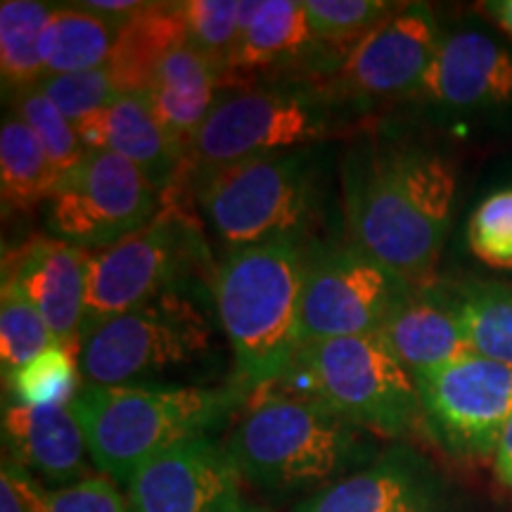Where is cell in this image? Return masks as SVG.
Returning a JSON list of instances; mask_svg holds the SVG:
<instances>
[{
  "label": "cell",
  "mask_w": 512,
  "mask_h": 512,
  "mask_svg": "<svg viewBox=\"0 0 512 512\" xmlns=\"http://www.w3.org/2000/svg\"><path fill=\"white\" fill-rule=\"evenodd\" d=\"M185 43L181 3H147L119 27L107 62L119 95H147L159 62Z\"/></svg>",
  "instance_id": "obj_23"
},
{
  "label": "cell",
  "mask_w": 512,
  "mask_h": 512,
  "mask_svg": "<svg viewBox=\"0 0 512 512\" xmlns=\"http://www.w3.org/2000/svg\"><path fill=\"white\" fill-rule=\"evenodd\" d=\"M325 133L328 117L311 93L242 88L216 100L214 110L190 140L176 181L245 159L294 152Z\"/></svg>",
  "instance_id": "obj_8"
},
{
  "label": "cell",
  "mask_w": 512,
  "mask_h": 512,
  "mask_svg": "<svg viewBox=\"0 0 512 512\" xmlns=\"http://www.w3.org/2000/svg\"><path fill=\"white\" fill-rule=\"evenodd\" d=\"M294 512H446V491L425 460L392 453L306 496Z\"/></svg>",
  "instance_id": "obj_17"
},
{
  "label": "cell",
  "mask_w": 512,
  "mask_h": 512,
  "mask_svg": "<svg viewBox=\"0 0 512 512\" xmlns=\"http://www.w3.org/2000/svg\"><path fill=\"white\" fill-rule=\"evenodd\" d=\"M62 174L22 119L5 117L0 128V197L3 214H27L53 197Z\"/></svg>",
  "instance_id": "obj_25"
},
{
  "label": "cell",
  "mask_w": 512,
  "mask_h": 512,
  "mask_svg": "<svg viewBox=\"0 0 512 512\" xmlns=\"http://www.w3.org/2000/svg\"><path fill=\"white\" fill-rule=\"evenodd\" d=\"M117 36L119 24L83 10L79 3L53 8L41 41L46 79L107 67Z\"/></svg>",
  "instance_id": "obj_24"
},
{
  "label": "cell",
  "mask_w": 512,
  "mask_h": 512,
  "mask_svg": "<svg viewBox=\"0 0 512 512\" xmlns=\"http://www.w3.org/2000/svg\"><path fill=\"white\" fill-rule=\"evenodd\" d=\"M342 185L349 245L430 285L456 202L451 162L420 145H368L347 159Z\"/></svg>",
  "instance_id": "obj_1"
},
{
  "label": "cell",
  "mask_w": 512,
  "mask_h": 512,
  "mask_svg": "<svg viewBox=\"0 0 512 512\" xmlns=\"http://www.w3.org/2000/svg\"><path fill=\"white\" fill-rule=\"evenodd\" d=\"M41 88L74 126L91 114L100 112L119 95L107 67L81 74L48 76L41 81Z\"/></svg>",
  "instance_id": "obj_35"
},
{
  "label": "cell",
  "mask_w": 512,
  "mask_h": 512,
  "mask_svg": "<svg viewBox=\"0 0 512 512\" xmlns=\"http://www.w3.org/2000/svg\"><path fill=\"white\" fill-rule=\"evenodd\" d=\"M12 112L22 119L41 143L50 162L60 174H69L76 164L86 157V145L81 143L76 126L60 112V107L48 98L41 86H31L27 91L10 95Z\"/></svg>",
  "instance_id": "obj_29"
},
{
  "label": "cell",
  "mask_w": 512,
  "mask_h": 512,
  "mask_svg": "<svg viewBox=\"0 0 512 512\" xmlns=\"http://www.w3.org/2000/svg\"><path fill=\"white\" fill-rule=\"evenodd\" d=\"M418 95L451 117L503 114L512 105V50L486 31H448Z\"/></svg>",
  "instance_id": "obj_15"
},
{
  "label": "cell",
  "mask_w": 512,
  "mask_h": 512,
  "mask_svg": "<svg viewBox=\"0 0 512 512\" xmlns=\"http://www.w3.org/2000/svg\"><path fill=\"white\" fill-rule=\"evenodd\" d=\"M29 496L34 512H128V498L119 484L102 472L53 489L31 475Z\"/></svg>",
  "instance_id": "obj_34"
},
{
  "label": "cell",
  "mask_w": 512,
  "mask_h": 512,
  "mask_svg": "<svg viewBox=\"0 0 512 512\" xmlns=\"http://www.w3.org/2000/svg\"><path fill=\"white\" fill-rule=\"evenodd\" d=\"M195 256L197 238L181 192L164 190L155 219L124 240L91 252L83 328L178 290Z\"/></svg>",
  "instance_id": "obj_9"
},
{
  "label": "cell",
  "mask_w": 512,
  "mask_h": 512,
  "mask_svg": "<svg viewBox=\"0 0 512 512\" xmlns=\"http://www.w3.org/2000/svg\"><path fill=\"white\" fill-rule=\"evenodd\" d=\"M377 332L413 375L472 354L456 304L446 290L432 285L418 287L403 299Z\"/></svg>",
  "instance_id": "obj_20"
},
{
  "label": "cell",
  "mask_w": 512,
  "mask_h": 512,
  "mask_svg": "<svg viewBox=\"0 0 512 512\" xmlns=\"http://www.w3.org/2000/svg\"><path fill=\"white\" fill-rule=\"evenodd\" d=\"M57 342L53 330L24 294L12 285L0 287V361L5 377L24 368Z\"/></svg>",
  "instance_id": "obj_30"
},
{
  "label": "cell",
  "mask_w": 512,
  "mask_h": 512,
  "mask_svg": "<svg viewBox=\"0 0 512 512\" xmlns=\"http://www.w3.org/2000/svg\"><path fill=\"white\" fill-rule=\"evenodd\" d=\"M496 472L501 477V482L512 489V458L503 460V463H496Z\"/></svg>",
  "instance_id": "obj_39"
},
{
  "label": "cell",
  "mask_w": 512,
  "mask_h": 512,
  "mask_svg": "<svg viewBox=\"0 0 512 512\" xmlns=\"http://www.w3.org/2000/svg\"><path fill=\"white\" fill-rule=\"evenodd\" d=\"M53 5L36 0L0 3V76L5 91L15 95L46 79L41 57L43 31Z\"/></svg>",
  "instance_id": "obj_26"
},
{
  "label": "cell",
  "mask_w": 512,
  "mask_h": 512,
  "mask_svg": "<svg viewBox=\"0 0 512 512\" xmlns=\"http://www.w3.org/2000/svg\"><path fill=\"white\" fill-rule=\"evenodd\" d=\"M422 425L456 458H494L512 420V368L470 354L413 375Z\"/></svg>",
  "instance_id": "obj_11"
},
{
  "label": "cell",
  "mask_w": 512,
  "mask_h": 512,
  "mask_svg": "<svg viewBox=\"0 0 512 512\" xmlns=\"http://www.w3.org/2000/svg\"><path fill=\"white\" fill-rule=\"evenodd\" d=\"M441 38L430 5H399L344 55L337 67L339 91L361 100L418 93Z\"/></svg>",
  "instance_id": "obj_13"
},
{
  "label": "cell",
  "mask_w": 512,
  "mask_h": 512,
  "mask_svg": "<svg viewBox=\"0 0 512 512\" xmlns=\"http://www.w3.org/2000/svg\"><path fill=\"white\" fill-rule=\"evenodd\" d=\"M91 249L53 235H34L3 256V283L12 285L41 313L55 339L79 351L86 323Z\"/></svg>",
  "instance_id": "obj_16"
},
{
  "label": "cell",
  "mask_w": 512,
  "mask_h": 512,
  "mask_svg": "<svg viewBox=\"0 0 512 512\" xmlns=\"http://www.w3.org/2000/svg\"><path fill=\"white\" fill-rule=\"evenodd\" d=\"M247 389L162 387V384H81L72 408L86 434L93 465L128 484L147 460L190 437L207 434L245 399Z\"/></svg>",
  "instance_id": "obj_3"
},
{
  "label": "cell",
  "mask_w": 512,
  "mask_h": 512,
  "mask_svg": "<svg viewBox=\"0 0 512 512\" xmlns=\"http://www.w3.org/2000/svg\"><path fill=\"white\" fill-rule=\"evenodd\" d=\"M482 10L494 19L505 36L512 38V0H489V3H482Z\"/></svg>",
  "instance_id": "obj_38"
},
{
  "label": "cell",
  "mask_w": 512,
  "mask_h": 512,
  "mask_svg": "<svg viewBox=\"0 0 512 512\" xmlns=\"http://www.w3.org/2000/svg\"><path fill=\"white\" fill-rule=\"evenodd\" d=\"M396 8L387 0H304L313 41L335 46H356Z\"/></svg>",
  "instance_id": "obj_32"
},
{
  "label": "cell",
  "mask_w": 512,
  "mask_h": 512,
  "mask_svg": "<svg viewBox=\"0 0 512 512\" xmlns=\"http://www.w3.org/2000/svg\"><path fill=\"white\" fill-rule=\"evenodd\" d=\"M3 437L12 460L38 482L67 486L88 477L91 451L72 403L43 408L5 403Z\"/></svg>",
  "instance_id": "obj_18"
},
{
  "label": "cell",
  "mask_w": 512,
  "mask_h": 512,
  "mask_svg": "<svg viewBox=\"0 0 512 512\" xmlns=\"http://www.w3.org/2000/svg\"><path fill=\"white\" fill-rule=\"evenodd\" d=\"M181 17L185 43L221 67L226 79V62L245 22V0H183Z\"/></svg>",
  "instance_id": "obj_31"
},
{
  "label": "cell",
  "mask_w": 512,
  "mask_h": 512,
  "mask_svg": "<svg viewBox=\"0 0 512 512\" xmlns=\"http://www.w3.org/2000/svg\"><path fill=\"white\" fill-rule=\"evenodd\" d=\"M446 292L463 320L472 354L512 368V287L463 283Z\"/></svg>",
  "instance_id": "obj_27"
},
{
  "label": "cell",
  "mask_w": 512,
  "mask_h": 512,
  "mask_svg": "<svg viewBox=\"0 0 512 512\" xmlns=\"http://www.w3.org/2000/svg\"><path fill=\"white\" fill-rule=\"evenodd\" d=\"M223 448L242 479L273 496L316 494L368 456L361 427L294 394L256 401Z\"/></svg>",
  "instance_id": "obj_4"
},
{
  "label": "cell",
  "mask_w": 512,
  "mask_h": 512,
  "mask_svg": "<svg viewBox=\"0 0 512 512\" xmlns=\"http://www.w3.org/2000/svg\"><path fill=\"white\" fill-rule=\"evenodd\" d=\"M313 43L304 0H245V22L228 55L226 76L280 67L297 60Z\"/></svg>",
  "instance_id": "obj_22"
},
{
  "label": "cell",
  "mask_w": 512,
  "mask_h": 512,
  "mask_svg": "<svg viewBox=\"0 0 512 512\" xmlns=\"http://www.w3.org/2000/svg\"><path fill=\"white\" fill-rule=\"evenodd\" d=\"M159 209L162 190L143 169L112 152L88 150L48 200V230L95 252L136 233Z\"/></svg>",
  "instance_id": "obj_10"
},
{
  "label": "cell",
  "mask_w": 512,
  "mask_h": 512,
  "mask_svg": "<svg viewBox=\"0 0 512 512\" xmlns=\"http://www.w3.org/2000/svg\"><path fill=\"white\" fill-rule=\"evenodd\" d=\"M238 512H268V510H264V508H256V505L247 503V501H242V505L238 508Z\"/></svg>",
  "instance_id": "obj_40"
},
{
  "label": "cell",
  "mask_w": 512,
  "mask_h": 512,
  "mask_svg": "<svg viewBox=\"0 0 512 512\" xmlns=\"http://www.w3.org/2000/svg\"><path fill=\"white\" fill-rule=\"evenodd\" d=\"M31 472L17 460H3L0 472V512H34L29 496Z\"/></svg>",
  "instance_id": "obj_36"
},
{
  "label": "cell",
  "mask_w": 512,
  "mask_h": 512,
  "mask_svg": "<svg viewBox=\"0 0 512 512\" xmlns=\"http://www.w3.org/2000/svg\"><path fill=\"white\" fill-rule=\"evenodd\" d=\"M223 72L216 62L181 43L159 62L147 102L169 138L181 147L183 155L197 128L204 124L219 100Z\"/></svg>",
  "instance_id": "obj_21"
},
{
  "label": "cell",
  "mask_w": 512,
  "mask_h": 512,
  "mask_svg": "<svg viewBox=\"0 0 512 512\" xmlns=\"http://www.w3.org/2000/svg\"><path fill=\"white\" fill-rule=\"evenodd\" d=\"M240 475L209 434L150 458L126 484L128 512H238Z\"/></svg>",
  "instance_id": "obj_14"
},
{
  "label": "cell",
  "mask_w": 512,
  "mask_h": 512,
  "mask_svg": "<svg viewBox=\"0 0 512 512\" xmlns=\"http://www.w3.org/2000/svg\"><path fill=\"white\" fill-rule=\"evenodd\" d=\"M211 349L204 311L178 290L138 309L86 325L79 342L83 384H143L166 370L192 366Z\"/></svg>",
  "instance_id": "obj_7"
},
{
  "label": "cell",
  "mask_w": 512,
  "mask_h": 512,
  "mask_svg": "<svg viewBox=\"0 0 512 512\" xmlns=\"http://www.w3.org/2000/svg\"><path fill=\"white\" fill-rule=\"evenodd\" d=\"M306 252L302 240L233 249L214 275V302L240 387L278 382L299 349Z\"/></svg>",
  "instance_id": "obj_2"
},
{
  "label": "cell",
  "mask_w": 512,
  "mask_h": 512,
  "mask_svg": "<svg viewBox=\"0 0 512 512\" xmlns=\"http://www.w3.org/2000/svg\"><path fill=\"white\" fill-rule=\"evenodd\" d=\"M83 10L95 12V15L110 19L114 24H124L133 15H138L147 3H138V0H88V3H79Z\"/></svg>",
  "instance_id": "obj_37"
},
{
  "label": "cell",
  "mask_w": 512,
  "mask_h": 512,
  "mask_svg": "<svg viewBox=\"0 0 512 512\" xmlns=\"http://www.w3.org/2000/svg\"><path fill=\"white\" fill-rule=\"evenodd\" d=\"M467 245L486 266L512 271V185L491 192L472 211Z\"/></svg>",
  "instance_id": "obj_33"
},
{
  "label": "cell",
  "mask_w": 512,
  "mask_h": 512,
  "mask_svg": "<svg viewBox=\"0 0 512 512\" xmlns=\"http://www.w3.org/2000/svg\"><path fill=\"white\" fill-rule=\"evenodd\" d=\"M190 185L211 233L233 249L302 240L313 211V164L302 150L235 162L174 181Z\"/></svg>",
  "instance_id": "obj_6"
},
{
  "label": "cell",
  "mask_w": 512,
  "mask_h": 512,
  "mask_svg": "<svg viewBox=\"0 0 512 512\" xmlns=\"http://www.w3.org/2000/svg\"><path fill=\"white\" fill-rule=\"evenodd\" d=\"M79 351L55 342L53 347L29 361L27 366L5 377L15 396L24 406H67L79 394Z\"/></svg>",
  "instance_id": "obj_28"
},
{
  "label": "cell",
  "mask_w": 512,
  "mask_h": 512,
  "mask_svg": "<svg viewBox=\"0 0 512 512\" xmlns=\"http://www.w3.org/2000/svg\"><path fill=\"white\" fill-rule=\"evenodd\" d=\"M280 380L351 425L406 437L422 422L418 384L380 332L299 344Z\"/></svg>",
  "instance_id": "obj_5"
},
{
  "label": "cell",
  "mask_w": 512,
  "mask_h": 512,
  "mask_svg": "<svg viewBox=\"0 0 512 512\" xmlns=\"http://www.w3.org/2000/svg\"><path fill=\"white\" fill-rule=\"evenodd\" d=\"M86 150H105L128 159L166 190L183 166V150L159 124L145 95H117L110 105L76 124Z\"/></svg>",
  "instance_id": "obj_19"
},
{
  "label": "cell",
  "mask_w": 512,
  "mask_h": 512,
  "mask_svg": "<svg viewBox=\"0 0 512 512\" xmlns=\"http://www.w3.org/2000/svg\"><path fill=\"white\" fill-rule=\"evenodd\" d=\"M418 287L356 247L309 254L299 320V344L377 332Z\"/></svg>",
  "instance_id": "obj_12"
}]
</instances>
